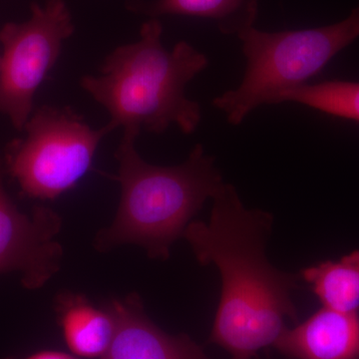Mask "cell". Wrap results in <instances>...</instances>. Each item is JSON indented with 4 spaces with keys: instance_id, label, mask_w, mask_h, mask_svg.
<instances>
[{
    "instance_id": "6",
    "label": "cell",
    "mask_w": 359,
    "mask_h": 359,
    "mask_svg": "<svg viewBox=\"0 0 359 359\" xmlns=\"http://www.w3.org/2000/svg\"><path fill=\"white\" fill-rule=\"evenodd\" d=\"M32 13L25 22L6 23L0 30V113L18 130L25 129L37 89L75 30L63 0L32 4Z\"/></svg>"
},
{
    "instance_id": "3",
    "label": "cell",
    "mask_w": 359,
    "mask_h": 359,
    "mask_svg": "<svg viewBox=\"0 0 359 359\" xmlns=\"http://www.w3.org/2000/svg\"><path fill=\"white\" fill-rule=\"evenodd\" d=\"M139 135L123 130L115 152L119 169L112 176L121 186V199L112 224L96 236L95 248L106 252L135 244L152 259L165 261L193 217L223 185V176L202 144L178 166L149 164L137 152Z\"/></svg>"
},
{
    "instance_id": "4",
    "label": "cell",
    "mask_w": 359,
    "mask_h": 359,
    "mask_svg": "<svg viewBox=\"0 0 359 359\" xmlns=\"http://www.w3.org/2000/svg\"><path fill=\"white\" fill-rule=\"evenodd\" d=\"M245 58V75L236 89L212 100L226 121L238 126L257 108L273 105L278 94L308 84L330 60L359 37V4L342 21L309 29L238 35Z\"/></svg>"
},
{
    "instance_id": "7",
    "label": "cell",
    "mask_w": 359,
    "mask_h": 359,
    "mask_svg": "<svg viewBox=\"0 0 359 359\" xmlns=\"http://www.w3.org/2000/svg\"><path fill=\"white\" fill-rule=\"evenodd\" d=\"M61 226V217L44 205L32 216L18 211L4 189L0 162V273L18 271L26 289L43 287L61 266L63 249L54 241Z\"/></svg>"
},
{
    "instance_id": "5",
    "label": "cell",
    "mask_w": 359,
    "mask_h": 359,
    "mask_svg": "<svg viewBox=\"0 0 359 359\" xmlns=\"http://www.w3.org/2000/svg\"><path fill=\"white\" fill-rule=\"evenodd\" d=\"M26 136L6 156L9 173L25 195L53 201L72 190L91 167L97 148L112 128L94 129L70 107L44 105L26 122Z\"/></svg>"
},
{
    "instance_id": "13",
    "label": "cell",
    "mask_w": 359,
    "mask_h": 359,
    "mask_svg": "<svg viewBox=\"0 0 359 359\" xmlns=\"http://www.w3.org/2000/svg\"><path fill=\"white\" fill-rule=\"evenodd\" d=\"M287 102L359 123V82L330 80L302 85L278 94L273 105Z\"/></svg>"
},
{
    "instance_id": "12",
    "label": "cell",
    "mask_w": 359,
    "mask_h": 359,
    "mask_svg": "<svg viewBox=\"0 0 359 359\" xmlns=\"http://www.w3.org/2000/svg\"><path fill=\"white\" fill-rule=\"evenodd\" d=\"M299 276L325 308L359 313V250L309 266Z\"/></svg>"
},
{
    "instance_id": "2",
    "label": "cell",
    "mask_w": 359,
    "mask_h": 359,
    "mask_svg": "<svg viewBox=\"0 0 359 359\" xmlns=\"http://www.w3.org/2000/svg\"><path fill=\"white\" fill-rule=\"evenodd\" d=\"M157 18L146 21L138 41L117 47L100 75L82 77V88L109 113L113 131L121 127L162 134L174 124L191 135L199 127L202 109L186 88L209 59L186 41L167 50Z\"/></svg>"
},
{
    "instance_id": "14",
    "label": "cell",
    "mask_w": 359,
    "mask_h": 359,
    "mask_svg": "<svg viewBox=\"0 0 359 359\" xmlns=\"http://www.w3.org/2000/svg\"><path fill=\"white\" fill-rule=\"evenodd\" d=\"M4 359H18L13 358H8ZM21 359H85L79 358V356L72 355V354H68L65 353H60V351H40V353H36L34 354H32V355L27 356L25 358Z\"/></svg>"
},
{
    "instance_id": "10",
    "label": "cell",
    "mask_w": 359,
    "mask_h": 359,
    "mask_svg": "<svg viewBox=\"0 0 359 359\" xmlns=\"http://www.w3.org/2000/svg\"><path fill=\"white\" fill-rule=\"evenodd\" d=\"M54 306L70 351L85 359L102 358L114 337L112 314L97 309L85 295L71 292L57 294Z\"/></svg>"
},
{
    "instance_id": "1",
    "label": "cell",
    "mask_w": 359,
    "mask_h": 359,
    "mask_svg": "<svg viewBox=\"0 0 359 359\" xmlns=\"http://www.w3.org/2000/svg\"><path fill=\"white\" fill-rule=\"evenodd\" d=\"M212 199L209 223L191 222L183 235L198 262L215 264L221 273L209 342L231 359H252L273 346L287 320L299 323L292 294L301 287V276L280 271L266 259L273 215L247 209L231 184L224 183Z\"/></svg>"
},
{
    "instance_id": "8",
    "label": "cell",
    "mask_w": 359,
    "mask_h": 359,
    "mask_svg": "<svg viewBox=\"0 0 359 359\" xmlns=\"http://www.w3.org/2000/svg\"><path fill=\"white\" fill-rule=\"evenodd\" d=\"M105 309L114 318L115 332L101 359H210L188 335L168 334L158 327L138 294L112 299Z\"/></svg>"
},
{
    "instance_id": "9",
    "label": "cell",
    "mask_w": 359,
    "mask_h": 359,
    "mask_svg": "<svg viewBox=\"0 0 359 359\" xmlns=\"http://www.w3.org/2000/svg\"><path fill=\"white\" fill-rule=\"evenodd\" d=\"M273 347L290 359H359V313L323 306L287 328Z\"/></svg>"
},
{
    "instance_id": "11",
    "label": "cell",
    "mask_w": 359,
    "mask_h": 359,
    "mask_svg": "<svg viewBox=\"0 0 359 359\" xmlns=\"http://www.w3.org/2000/svg\"><path fill=\"white\" fill-rule=\"evenodd\" d=\"M129 7L152 18L181 15L205 18L214 21L223 34L238 36L254 27L259 0H134Z\"/></svg>"
}]
</instances>
